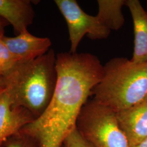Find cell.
Masks as SVG:
<instances>
[{"instance_id":"18","label":"cell","mask_w":147,"mask_h":147,"mask_svg":"<svg viewBox=\"0 0 147 147\" xmlns=\"http://www.w3.org/2000/svg\"><path fill=\"white\" fill-rule=\"evenodd\" d=\"M62 147H65V146H64V145H63V146H62Z\"/></svg>"},{"instance_id":"12","label":"cell","mask_w":147,"mask_h":147,"mask_svg":"<svg viewBox=\"0 0 147 147\" xmlns=\"http://www.w3.org/2000/svg\"><path fill=\"white\" fill-rule=\"evenodd\" d=\"M3 32H0V76H3L10 71L18 61L11 53L8 48L3 42L2 36Z\"/></svg>"},{"instance_id":"13","label":"cell","mask_w":147,"mask_h":147,"mask_svg":"<svg viewBox=\"0 0 147 147\" xmlns=\"http://www.w3.org/2000/svg\"><path fill=\"white\" fill-rule=\"evenodd\" d=\"M3 147H39V146L31 137L20 131L9 138Z\"/></svg>"},{"instance_id":"4","label":"cell","mask_w":147,"mask_h":147,"mask_svg":"<svg viewBox=\"0 0 147 147\" xmlns=\"http://www.w3.org/2000/svg\"><path fill=\"white\" fill-rule=\"evenodd\" d=\"M76 128L93 147H130L116 112L94 99L87 100L82 107Z\"/></svg>"},{"instance_id":"7","label":"cell","mask_w":147,"mask_h":147,"mask_svg":"<svg viewBox=\"0 0 147 147\" xmlns=\"http://www.w3.org/2000/svg\"><path fill=\"white\" fill-rule=\"evenodd\" d=\"M2 39L18 62L31 61L47 53L51 45L49 38L36 37L28 31L14 37L3 34Z\"/></svg>"},{"instance_id":"14","label":"cell","mask_w":147,"mask_h":147,"mask_svg":"<svg viewBox=\"0 0 147 147\" xmlns=\"http://www.w3.org/2000/svg\"><path fill=\"white\" fill-rule=\"evenodd\" d=\"M63 145L65 147H93L81 135L76 127L66 137Z\"/></svg>"},{"instance_id":"6","label":"cell","mask_w":147,"mask_h":147,"mask_svg":"<svg viewBox=\"0 0 147 147\" xmlns=\"http://www.w3.org/2000/svg\"><path fill=\"white\" fill-rule=\"evenodd\" d=\"M36 119L26 109L13 106L5 91L0 88V147H4L11 137Z\"/></svg>"},{"instance_id":"17","label":"cell","mask_w":147,"mask_h":147,"mask_svg":"<svg viewBox=\"0 0 147 147\" xmlns=\"http://www.w3.org/2000/svg\"><path fill=\"white\" fill-rule=\"evenodd\" d=\"M2 76H0V88H1V87L2 85Z\"/></svg>"},{"instance_id":"5","label":"cell","mask_w":147,"mask_h":147,"mask_svg":"<svg viewBox=\"0 0 147 147\" xmlns=\"http://www.w3.org/2000/svg\"><path fill=\"white\" fill-rule=\"evenodd\" d=\"M68 28L70 49L69 53H76L79 44L85 35L93 40L106 39L111 31L96 16L87 14L76 0H55Z\"/></svg>"},{"instance_id":"10","label":"cell","mask_w":147,"mask_h":147,"mask_svg":"<svg viewBox=\"0 0 147 147\" xmlns=\"http://www.w3.org/2000/svg\"><path fill=\"white\" fill-rule=\"evenodd\" d=\"M34 11L30 0H0V17L20 34L33 23Z\"/></svg>"},{"instance_id":"15","label":"cell","mask_w":147,"mask_h":147,"mask_svg":"<svg viewBox=\"0 0 147 147\" xmlns=\"http://www.w3.org/2000/svg\"><path fill=\"white\" fill-rule=\"evenodd\" d=\"M8 24H9L3 19L0 17V32H3V29Z\"/></svg>"},{"instance_id":"8","label":"cell","mask_w":147,"mask_h":147,"mask_svg":"<svg viewBox=\"0 0 147 147\" xmlns=\"http://www.w3.org/2000/svg\"><path fill=\"white\" fill-rule=\"evenodd\" d=\"M116 113L130 146L147 139V98L141 103Z\"/></svg>"},{"instance_id":"3","label":"cell","mask_w":147,"mask_h":147,"mask_svg":"<svg viewBox=\"0 0 147 147\" xmlns=\"http://www.w3.org/2000/svg\"><path fill=\"white\" fill-rule=\"evenodd\" d=\"M92 95L116 112L141 103L147 98V62L134 63L124 57L111 59L104 65L102 78Z\"/></svg>"},{"instance_id":"2","label":"cell","mask_w":147,"mask_h":147,"mask_svg":"<svg viewBox=\"0 0 147 147\" xmlns=\"http://www.w3.org/2000/svg\"><path fill=\"white\" fill-rule=\"evenodd\" d=\"M56 55L53 49L42 56L19 62L2 76V88L13 106L29 111L36 118L47 108L57 83Z\"/></svg>"},{"instance_id":"1","label":"cell","mask_w":147,"mask_h":147,"mask_svg":"<svg viewBox=\"0 0 147 147\" xmlns=\"http://www.w3.org/2000/svg\"><path fill=\"white\" fill-rule=\"evenodd\" d=\"M57 83L47 108L20 131L39 147H62L76 127L79 114L101 80L104 65L89 53H62L56 55Z\"/></svg>"},{"instance_id":"16","label":"cell","mask_w":147,"mask_h":147,"mask_svg":"<svg viewBox=\"0 0 147 147\" xmlns=\"http://www.w3.org/2000/svg\"><path fill=\"white\" fill-rule=\"evenodd\" d=\"M130 147H147V138L135 145L131 146Z\"/></svg>"},{"instance_id":"11","label":"cell","mask_w":147,"mask_h":147,"mask_svg":"<svg viewBox=\"0 0 147 147\" xmlns=\"http://www.w3.org/2000/svg\"><path fill=\"white\" fill-rule=\"evenodd\" d=\"M126 0H98V13L96 16L111 31H117L124 24L122 8Z\"/></svg>"},{"instance_id":"9","label":"cell","mask_w":147,"mask_h":147,"mask_svg":"<svg viewBox=\"0 0 147 147\" xmlns=\"http://www.w3.org/2000/svg\"><path fill=\"white\" fill-rule=\"evenodd\" d=\"M131 15L134 30V49L132 62H147V12L138 0H126Z\"/></svg>"}]
</instances>
